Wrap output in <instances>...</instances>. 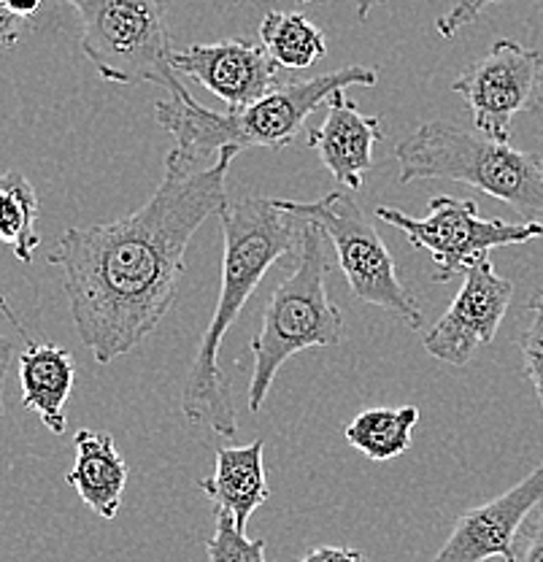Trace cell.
Listing matches in <instances>:
<instances>
[{
  "label": "cell",
  "mask_w": 543,
  "mask_h": 562,
  "mask_svg": "<svg viewBox=\"0 0 543 562\" xmlns=\"http://www.w3.org/2000/svg\"><path fill=\"white\" fill-rule=\"evenodd\" d=\"M297 3H317V0H297Z\"/></svg>",
  "instance_id": "f1b7e54d"
},
{
  "label": "cell",
  "mask_w": 543,
  "mask_h": 562,
  "mask_svg": "<svg viewBox=\"0 0 543 562\" xmlns=\"http://www.w3.org/2000/svg\"><path fill=\"white\" fill-rule=\"evenodd\" d=\"M378 140H384L382 116L360 114L358 103L347 98V90L327 98L325 122L308 131V146L336 181L352 192L360 190L362 176L373 168V146Z\"/></svg>",
  "instance_id": "4fadbf2b"
},
{
  "label": "cell",
  "mask_w": 543,
  "mask_h": 562,
  "mask_svg": "<svg viewBox=\"0 0 543 562\" xmlns=\"http://www.w3.org/2000/svg\"><path fill=\"white\" fill-rule=\"evenodd\" d=\"M378 70L367 66H343L312 76V79L290 81L271 87L257 101L238 109L212 111L192 95L166 98L155 105L157 125L166 127L177 138V149L190 160H203L217 155L225 146L236 149H284L301 136L306 120L327 103V98L347 87H373Z\"/></svg>",
  "instance_id": "3957f363"
},
{
  "label": "cell",
  "mask_w": 543,
  "mask_h": 562,
  "mask_svg": "<svg viewBox=\"0 0 543 562\" xmlns=\"http://www.w3.org/2000/svg\"><path fill=\"white\" fill-rule=\"evenodd\" d=\"M236 146L212 166L173 146L155 195L133 214L92 227H68L49 251L63 271L81 344L101 366L142 347L171 312L186 271V246L208 216L227 206V173Z\"/></svg>",
  "instance_id": "6da1fadb"
},
{
  "label": "cell",
  "mask_w": 543,
  "mask_h": 562,
  "mask_svg": "<svg viewBox=\"0 0 543 562\" xmlns=\"http://www.w3.org/2000/svg\"><path fill=\"white\" fill-rule=\"evenodd\" d=\"M38 195L31 181L16 171L0 173V241L11 246L14 257L31 266L41 246Z\"/></svg>",
  "instance_id": "d6986e66"
},
{
  "label": "cell",
  "mask_w": 543,
  "mask_h": 562,
  "mask_svg": "<svg viewBox=\"0 0 543 562\" xmlns=\"http://www.w3.org/2000/svg\"><path fill=\"white\" fill-rule=\"evenodd\" d=\"M493 3H500V0H454L452 9L435 20L438 35H443V38H454V35L463 31L465 25L476 22L478 16H482V11Z\"/></svg>",
  "instance_id": "603a6c76"
},
{
  "label": "cell",
  "mask_w": 543,
  "mask_h": 562,
  "mask_svg": "<svg viewBox=\"0 0 543 562\" xmlns=\"http://www.w3.org/2000/svg\"><path fill=\"white\" fill-rule=\"evenodd\" d=\"M543 503V462L504 495L471 508L454 525L430 562H487L511 558L513 541L530 514Z\"/></svg>",
  "instance_id": "8fae6325"
},
{
  "label": "cell",
  "mask_w": 543,
  "mask_h": 562,
  "mask_svg": "<svg viewBox=\"0 0 543 562\" xmlns=\"http://www.w3.org/2000/svg\"><path fill=\"white\" fill-rule=\"evenodd\" d=\"M384 3H393V0H354V9H358V20L365 22L367 14H371L376 5H384Z\"/></svg>",
  "instance_id": "83f0119b"
},
{
  "label": "cell",
  "mask_w": 543,
  "mask_h": 562,
  "mask_svg": "<svg viewBox=\"0 0 543 562\" xmlns=\"http://www.w3.org/2000/svg\"><path fill=\"white\" fill-rule=\"evenodd\" d=\"M452 90L465 98L478 136L508 144L513 116L543 103V52L500 38L493 49L454 79Z\"/></svg>",
  "instance_id": "9c48e42d"
},
{
  "label": "cell",
  "mask_w": 543,
  "mask_h": 562,
  "mask_svg": "<svg viewBox=\"0 0 543 562\" xmlns=\"http://www.w3.org/2000/svg\"><path fill=\"white\" fill-rule=\"evenodd\" d=\"M260 44L279 68L303 70L312 68L327 55L325 33L308 16L295 11H271L260 25Z\"/></svg>",
  "instance_id": "ac0fdd59"
},
{
  "label": "cell",
  "mask_w": 543,
  "mask_h": 562,
  "mask_svg": "<svg viewBox=\"0 0 543 562\" xmlns=\"http://www.w3.org/2000/svg\"><path fill=\"white\" fill-rule=\"evenodd\" d=\"M20 35H22V20H16V16L5 9L3 0H0V55L9 52L11 46H16Z\"/></svg>",
  "instance_id": "d4e9b609"
},
{
  "label": "cell",
  "mask_w": 543,
  "mask_h": 562,
  "mask_svg": "<svg viewBox=\"0 0 543 562\" xmlns=\"http://www.w3.org/2000/svg\"><path fill=\"white\" fill-rule=\"evenodd\" d=\"M297 562H367L360 549L349 547H317L308 554H303Z\"/></svg>",
  "instance_id": "cb8c5ba5"
},
{
  "label": "cell",
  "mask_w": 543,
  "mask_h": 562,
  "mask_svg": "<svg viewBox=\"0 0 543 562\" xmlns=\"http://www.w3.org/2000/svg\"><path fill=\"white\" fill-rule=\"evenodd\" d=\"M279 209L297 216L301 222H312L330 238L332 249L338 255L343 277L349 281V290L358 301L367 306L384 308L406 322L411 330H419L425 322L422 308L417 297L408 292L400 281L395 257L389 255L387 244L371 225L365 211L349 192H327L319 201L297 203V201H273Z\"/></svg>",
  "instance_id": "52a82bcc"
},
{
  "label": "cell",
  "mask_w": 543,
  "mask_h": 562,
  "mask_svg": "<svg viewBox=\"0 0 543 562\" xmlns=\"http://www.w3.org/2000/svg\"><path fill=\"white\" fill-rule=\"evenodd\" d=\"M219 225L225 255L217 308L186 373L181 412L195 425H208L217 436L233 438L238 432V417L230 379L219 368V347L262 277L287 255H297L303 222L268 198H244L219 211Z\"/></svg>",
  "instance_id": "7a4b0ae2"
},
{
  "label": "cell",
  "mask_w": 543,
  "mask_h": 562,
  "mask_svg": "<svg viewBox=\"0 0 543 562\" xmlns=\"http://www.w3.org/2000/svg\"><path fill=\"white\" fill-rule=\"evenodd\" d=\"M262 452H265L262 438L247 447L219 449L214 473L197 482V487L214 503V517H230L233 525L244 532L252 514L271 497Z\"/></svg>",
  "instance_id": "9a60e30c"
},
{
  "label": "cell",
  "mask_w": 543,
  "mask_h": 562,
  "mask_svg": "<svg viewBox=\"0 0 543 562\" xmlns=\"http://www.w3.org/2000/svg\"><path fill=\"white\" fill-rule=\"evenodd\" d=\"M530 322L519 336V349H522L524 376L533 384L535 395L541 401L543 412V290L530 297Z\"/></svg>",
  "instance_id": "44dd1931"
},
{
  "label": "cell",
  "mask_w": 543,
  "mask_h": 562,
  "mask_svg": "<svg viewBox=\"0 0 543 562\" xmlns=\"http://www.w3.org/2000/svg\"><path fill=\"white\" fill-rule=\"evenodd\" d=\"M395 160L398 184L425 179L460 181L508 203L524 222L543 225V166L511 144L438 120L425 122L400 138Z\"/></svg>",
  "instance_id": "277c9868"
},
{
  "label": "cell",
  "mask_w": 543,
  "mask_h": 562,
  "mask_svg": "<svg viewBox=\"0 0 543 562\" xmlns=\"http://www.w3.org/2000/svg\"><path fill=\"white\" fill-rule=\"evenodd\" d=\"M208 562H268L265 541L262 538H247L238 530L230 517H217V530L206 543Z\"/></svg>",
  "instance_id": "ffe728a7"
},
{
  "label": "cell",
  "mask_w": 543,
  "mask_h": 562,
  "mask_svg": "<svg viewBox=\"0 0 543 562\" xmlns=\"http://www.w3.org/2000/svg\"><path fill=\"white\" fill-rule=\"evenodd\" d=\"M173 70L190 76L197 85L238 109L265 95L279 74V63L262 44L249 38H225L217 44H192L173 49Z\"/></svg>",
  "instance_id": "7c38bea8"
},
{
  "label": "cell",
  "mask_w": 543,
  "mask_h": 562,
  "mask_svg": "<svg viewBox=\"0 0 543 562\" xmlns=\"http://www.w3.org/2000/svg\"><path fill=\"white\" fill-rule=\"evenodd\" d=\"M76 462L66 482L79 492L81 503L101 519H116L127 487V462L109 432L79 430L73 438Z\"/></svg>",
  "instance_id": "2e32d148"
},
{
  "label": "cell",
  "mask_w": 543,
  "mask_h": 562,
  "mask_svg": "<svg viewBox=\"0 0 543 562\" xmlns=\"http://www.w3.org/2000/svg\"><path fill=\"white\" fill-rule=\"evenodd\" d=\"M81 20V52L114 85H157L171 98L190 90L173 70V41L162 0H63Z\"/></svg>",
  "instance_id": "8992f818"
},
{
  "label": "cell",
  "mask_w": 543,
  "mask_h": 562,
  "mask_svg": "<svg viewBox=\"0 0 543 562\" xmlns=\"http://www.w3.org/2000/svg\"><path fill=\"white\" fill-rule=\"evenodd\" d=\"M506 562H543V503L539 512L530 514L522 530L517 532L511 558Z\"/></svg>",
  "instance_id": "7402d4cb"
},
{
  "label": "cell",
  "mask_w": 543,
  "mask_h": 562,
  "mask_svg": "<svg viewBox=\"0 0 543 562\" xmlns=\"http://www.w3.org/2000/svg\"><path fill=\"white\" fill-rule=\"evenodd\" d=\"M11 360H14V344H11L5 336H0V419H3V414H5L3 386H5V376H9Z\"/></svg>",
  "instance_id": "484cf974"
},
{
  "label": "cell",
  "mask_w": 543,
  "mask_h": 562,
  "mask_svg": "<svg viewBox=\"0 0 543 562\" xmlns=\"http://www.w3.org/2000/svg\"><path fill=\"white\" fill-rule=\"evenodd\" d=\"M290 277L273 290L262 314L260 333L252 338V379H249V412H262L273 379L284 362L306 349L341 347L347 338L343 314L327 295L330 260L325 251L323 231L303 222L301 249Z\"/></svg>",
  "instance_id": "5b68a950"
},
{
  "label": "cell",
  "mask_w": 543,
  "mask_h": 562,
  "mask_svg": "<svg viewBox=\"0 0 543 562\" xmlns=\"http://www.w3.org/2000/svg\"><path fill=\"white\" fill-rule=\"evenodd\" d=\"M463 277L452 306L422 338L430 357L457 368L468 366L478 349L495 341L513 297V281L498 277L489 255L468 266Z\"/></svg>",
  "instance_id": "30bf717a"
},
{
  "label": "cell",
  "mask_w": 543,
  "mask_h": 562,
  "mask_svg": "<svg viewBox=\"0 0 543 562\" xmlns=\"http://www.w3.org/2000/svg\"><path fill=\"white\" fill-rule=\"evenodd\" d=\"M417 422V406L365 408V412H360L358 417L349 422L343 436L367 460L387 462L408 452Z\"/></svg>",
  "instance_id": "e0dca14e"
},
{
  "label": "cell",
  "mask_w": 543,
  "mask_h": 562,
  "mask_svg": "<svg viewBox=\"0 0 543 562\" xmlns=\"http://www.w3.org/2000/svg\"><path fill=\"white\" fill-rule=\"evenodd\" d=\"M3 3L16 20H27V16H33L44 5V0H3Z\"/></svg>",
  "instance_id": "4316f807"
},
{
  "label": "cell",
  "mask_w": 543,
  "mask_h": 562,
  "mask_svg": "<svg viewBox=\"0 0 543 562\" xmlns=\"http://www.w3.org/2000/svg\"><path fill=\"white\" fill-rule=\"evenodd\" d=\"M376 220L393 225L414 249H422L433 257L435 271L430 281L435 284L463 277L468 266L498 246L528 244L543 236V225L539 222L484 220L476 203L449 195H435L428 206V216L422 220L393 206H378Z\"/></svg>",
  "instance_id": "ba28073f"
},
{
  "label": "cell",
  "mask_w": 543,
  "mask_h": 562,
  "mask_svg": "<svg viewBox=\"0 0 543 562\" xmlns=\"http://www.w3.org/2000/svg\"><path fill=\"white\" fill-rule=\"evenodd\" d=\"M0 308H3L5 316L20 327V333L27 341L25 351L20 355L22 406H25L27 412L36 414L55 436H63L68 427L66 403L68 397H71L76 382L73 355L66 347H57V344L31 341L25 327L20 325L14 312L5 306L3 297H0Z\"/></svg>",
  "instance_id": "5bb4252c"
}]
</instances>
